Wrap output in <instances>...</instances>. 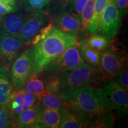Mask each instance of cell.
<instances>
[{"instance_id":"obj_3","label":"cell","mask_w":128,"mask_h":128,"mask_svg":"<svg viewBox=\"0 0 128 128\" xmlns=\"http://www.w3.org/2000/svg\"><path fill=\"white\" fill-rule=\"evenodd\" d=\"M110 80L100 67H93L83 62L73 70L60 76L58 92L66 93L87 86L98 87L99 86L106 84Z\"/></svg>"},{"instance_id":"obj_4","label":"cell","mask_w":128,"mask_h":128,"mask_svg":"<svg viewBox=\"0 0 128 128\" xmlns=\"http://www.w3.org/2000/svg\"><path fill=\"white\" fill-rule=\"evenodd\" d=\"M84 62L79 51V43L68 48L61 55L44 67L39 76L41 78L60 76Z\"/></svg>"},{"instance_id":"obj_26","label":"cell","mask_w":128,"mask_h":128,"mask_svg":"<svg viewBox=\"0 0 128 128\" xmlns=\"http://www.w3.org/2000/svg\"><path fill=\"white\" fill-rule=\"evenodd\" d=\"M24 10L26 12L47 10L51 0H21Z\"/></svg>"},{"instance_id":"obj_9","label":"cell","mask_w":128,"mask_h":128,"mask_svg":"<svg viewBox=\"0 0 128 128\" xmlns=\"http://www.w3.org/2000/svg\"><path fill=\"white\" fill-rule=\"evenodd\" d=\"M49 19L47 10H40L30 12L26 17L23 28L19 34L20 39L24 44H30L32 40L42 28L45 26Z\"/></svg>"},{"instance_id":"obj_24","label":"cell","mask_w":128,"mask_h":128,"mask_svg":"<svg viewBox=\"0 0 128 128\" xmlns=\"http://www.w3.org/2000/svg\"><path fill=\"white\" fill-rule=\"evenodd\" d=\"M116 119L109 110L90 119L88 128H109L114 125Z\"/></svg>"},{"instance_id":"obj_34","label":"cell","mask_w":128,"mask_h":128,"mask_svg":"<svg viewBox=\"0 0 128 128\" xmlns=\"http://www.w3.org/2000/svg\"><path fill=\"white\" fill-rule=\"evenodd\" d=\"M87 1V0H76V2H75L72 12L76 14H77L80 17V18L81 17V12H82V10L84 8Z\"/></svg>"},{"instance_id":"obj_29","label":"cell","mask_w":128,"mask_h":128,"mask_svg":"<svg viewBox=\"0 0 128 128\" xmlns=\"http://www.w3.org/2000/svg\"><path fill=\"white\" fill-rule=\"evenodd\" d=\"M40 103L39 97L38 96L31 93L25 90L24 95V102L23 105V110L28 108L38 106Z\"/></svg>"},{"instance_id":"obj_30","label":"cell","mask_w":128,"mask_h":128,"mask_svg":"<svg viewBox=\"0 0 128 128\" xmlns=\"http://www.w3.org/2000/svg\"><path fill=\"white\" fill-rule=\"evenodd\" d=\"M41 79L44 81L46 90L58 92L60 86V76L44 78Z\"/></svg>"},{"instance_id":"obj_31","label":"cell","mask_w":128,"mask_h":128,"mask_svg":"<svg viewBox=\"0 0 128 128\" xmlns=\"http://www.w3.org/2000/svg\"><path fill=\"white\" fill-rule=\"evenodd\" d=\"M54 28V24L50 22L48 25H46V26H44V28H41L40 30L38 32V34H36V36H35L34 38H33V39L32 40L30 44H32L33 46L38 44L39 42H40L42 40L44 39V38L48 36V34H49V32H50V30Z\"/></svg>"},{"instance_id":"obj_27","label":"cell","mask_w":128,"mask_h":128,"mask_svg":"<svg viewBox=\"0 0 128 128\" xmlns=\"http://www.w3.org/2000/svg\"><path fill=\"white\" fill-rule=\"evenodd\" d=\"M14 128L12 113L6 106H0V128Z\"/></svg>"},{"instance_id":"obj_21","label":"cell","mask_w":128,"mask_h":128,"mask_svg":"<svg viewBox=\"0 0 128 128\" xmlns=\"http://www.w3.org/2000/svg\"><path fill=\"white\" fill-rule=\"evenodd\" d=\"M79 51L84 62L96 68L100 67V52L79 42Z\"/></svg>"},{"instance_id":"obj_10","label":"cell","mask_w":128,"mask_h":128,"mask_svg":"<svg viewBox=\"0 0 128 128\" xmlns=\"http://www.w3.org/2000/svg\"><path fill=\"white\" fill-rule=\"evenodd\" d=\"M54 27L63 33L78 36L81 28L80 17L73 12H64L49 17Z\"/></svg>"},{"instance_id":"obj_13","label":"cell","mask_w":128,"mask_h":128,"mask_svg":"<svg viewBox=\"0 0 128 128\" xmlns=\"http://www.w3.org/2000/svg\"><path fill=\"white\" fill-rule=\"evenodd\" d=\"M40 118L44 128H60L69 110L64 108H50L38 106Z\"/></svg>"},{"instance_id":"obj_2","label":"cell","mask_w":128,"mask_h":128,"mask_svg":"<svg viewBox=\"0 0 128 128\" xmlns=\"http://www.w3.org/2000/svg\"><path fill=\"white\" fill-rule=\"evenodd\" d=\"M60 94L66 102L69 110L90 119L109 110L104 103L102 90L98 87L87 86Z\"/></svg>"},{"instance_id":"obj_22","label":"cell","mask_w":128,"mask_h":128,"mask_svg":"<svg viewBox=\"0 0 128 128\" xmlns=\"http://www.w3.org/2000/svg\"><path fill=\"white\" fill-rule=\"evenodd\" d=\"M109 0H95L93 13L89 26V34H93L98 32L101 17Z\"/></svg>"},{"instance_id":"obj_5","label":"cell","mask_w":128,"mask_h":128,"mask_svg":"<svg viewBox=\"0 0 128 128\" xmlns=\"http://www.w3.org/2000/svg\"><path fill=\"white\" fill-rule=\"evenodd\" d=\"M102 94L104 103L116 119H122L128 113V92L113 80L103 86Z\"/></svg>"},{"instance_id":"obj_23","label":"cell","mask_w":128,"mask_h":128,"mask_svg":"<svg viewBox=\"0 0 128 128\" xmlns=\"http://www.w3.org/2000/svg\"><path fill=\"white\" fill-rule=\"evenodd\" d=\"M76 0H51L48 12L49 17L73 11Z\"/></svg>"},{"instance_id":"obj_6","label":"cell","mask_w":128,"mask_h":128,"mask_svg":"<svg viewBox=\"0 0 128 128\" xmlns=\"http://www.w3.org/2000/svg\"><path fill=\"white\" fill-rule=\"evenodd\" d=\"M100 68L110 80L120 74L128 68V54L126 48L120 44H112L100 53Z\"/></svg>"},{"instance_id":"obj_28","label":"cell","mask_w":128,"mask_h":128,"mask_svg":"<svg viewBox=\"0 0 128 128\" xmlns=\"http://www.w3.org/2000/svg\"><path fill=\"white\" fill-rule=\"evenodd\" d=\"M18 0H0V14L2 16L17 12Z\"/></svg>"},{"instance_id":"obj_18","label":"cell","mask_w":128,"mask_h":128,"mask_svg":"<svg viewBox=\"0 0 128 128\" xmlns=\"http://www.w3.org/2000/svg\"><path fill=\"white\" fill-rule=\"evenodd\" d=\"M7 66H0V106H5L12 91Z\"/></svg>"},{"instance_id":"obj_19","label":"cell","mask_w":128,"mask_h":128,"mask_svg":"<svg viewBox=\"0 0 128 128\" xmlns=\"http://www.w3.org/2000/svg\"><path fill=\"white\" fill-rule=\"evenodd\" d=\"M90 118L69 110L60 128H84L88 127Z\"/></svg>"},{"instance_id":"obj_25","label":"cell","mask_w":128,"mask_h":128,"mask_svg":"<svg viewBox=\"0 0 128 128\" xmlns=\"http://www.w3.org/2000/svg\"><path fill=\"white\" fill-rule=\"evenodd\" d=\"M23 88L26 91L38 97L46 91L43 80L39 76H34L32 75L26 82Z\"/></svg>"},{"instance_id":"obj_7","label":"cell","mask_w":128,"mask_h":128,"mask_svg":"<svg viewBox=\"0 0 128 128\" xmlns=\"http://www.w3.org/2000/svg\"><path fill=\"white\" fill-rule=\"evenodd\" d=\"M33 72V46L26 48L14 59L9 72L12 89L18 90L24 87Z\"/></svg>"},{"instance_id":"obj_8","label":"cell","mask_w":128,"mask_h":128,"mask_svg":"<svg viewBox=\"0 0 128 128\" xmlns=\"http://www.w3.org/2000/svg\"><path fill=\"white\" fill-rule=\"evenodd\" d=\"M121 24V19L115 3V0H109L104 10L97 33L106 36L110 40L116 38Z\"/></svg>"},{"instance_id":"obj_33","label":"cell","mask_w":128,"mask_h":128,"mask_svg":"<svg viewBox=\"0 0 128 128\" xmlns=\"http://www.w3.org/2000/svg\"><path fill=\"white\" fill-rule=\"evenodd\" d=\"M115 3L119 16L122 20L127 14L128 0H115Z\"/></svg>"},{"instance_id":"obj_16","label":"cell","mask_w":128,"mask_h":128,"mask_svg":"<svg viewBox=\"0 0 128 128\" xmlns=\"http://www.w3.org/2000/svg\"><path fill=\"white\" fill-rule=\"evenodd\" d=\"M40 104L50 108H64L69 110L66 102L62 98L60 92L46 90L39 96Z\"/></svg>"},{"instance_id":"obj_32","label":"cell","mask_w":128,"mask_h":128,"mask_svg":"<svg viewBox=\"0 0 128 128\" xmlns=\"http://www.w3.org/2000/svg\"><path fill=\"white\" fill-rule=\"evenodd\" d=\"M113 81L119 85L122 88H123L126 92L128 91V68L120 74L114 76L113 78Z\"/></svg>"},{"instance_id":"obj_1","label":"cell","mask_w":128,"mask_h":128,"mask_svg":"<svg viewBox=\"0 0 128 128\" xmlns=\"http://www.w3.org/2000/svg\"><path fill=\"white\" fill-rule=\"evenodd\" d=\"M78 43L77 37L63 33L54 27L44 39L33 46L32 76H39L46 65L68 48Z\"/></svg>"},{"instance_id":"obj_20","label":"cell","mask_w":128,"mask_h":128,"mask_svg":"<svg viewBox=\"0 0 128 128\" xmlns=\"http://www.w3.org/2000/svg\"><path fill=\"white\" fill-rule=\"evenodd\" d=\"M94 2H95V0H87L82 10V12H81V17H80L81 28H80V33L78 35L80 38H81V39L87 38L90 34L89 26L92 13H93Z\"/></svg>"},{"instance_id":"obj_12","label":"cell","mask_w":128,"mask_h":128,"mask_svg":"<svg viewBox=\"0 0 128 128\" xmlns=\"http://www.w3.org/2000/svg\"><path fill=\"white\" fill-rule=\"evenodd\" d=\"M26 17L17 12L2 16L0 22V34L18 38Z\"/></svg>"},{"instance_id":"obj_15","label":"cell","mask_w":128,"mask_h":128,"mask_svg":"<svg viewBox=\"0 0 128 128\" xmlns=\"http://www.w3.org/2000/svg\"><path fill=\"white\" fill-rule=\"evenodd\" d=\"M17 128H44L40 120L38 106L22 111L19 116Z\"/></svg>"},{"instance_id":"obj_35","label":"cell","mask_w":128,"mask_h":128,"mask_svg":"<svg viewBox=\"0 0 128 128\" xmlns=\"http://www.w3.org/2000/svg\"><path fill=\"white\" fill-rule=\"evenodd\" d=\"M2 16L0 14V22H1V18H2Z\"/></svg>"},{"instance_id":"obj_11","label":"cell","mask_w":128,"mask_h":128,"mask_svg":"<svg viewBox=\"0 0 128 128\" xmlns=\"http://www.w3.org/2000/svg\"><path fill=\"white\" fill-rule=\"evenodd\" d=\"M24 45L18 38L0 34V66H8Z\"/></svg>"},{"instance_id":"obj_14","label":"cell","mask_w":128,"mask_h":128,"mask_svg":"<svg viewBox=\"0 0 128 128\" xmlns=\"http://www.w3.org/2000/svg\"><path fill=\"white\" fill-rule=\"evenodd\" d=\"M25 89L22 88L18 90H12L6 106L9 108L13 120L14 128H17L19 116L23 111L24 95Z\"/></svg>"},{"instance_id":"obj_17","label":"cell","mask_w":128,"mask_h":128,"mask_svg":"<svg viewBox=\"0 0 128 128\" xmlns=\"http://www.w3.org/2000/svg\"><path fill=\"white\" fill-rule=\"evenodd\" d=\"M90 35V36L80 40L78 42H81L100 53L108 49L112 42V40L108 39L106 36L102 33H96Z\"/></svg>"}]
</instances>
